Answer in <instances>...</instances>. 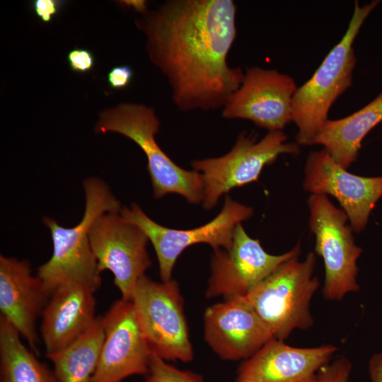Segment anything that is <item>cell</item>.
<instances>
[{
	"instance_id": "cell-2",
	"label": "cell",
	"mask_w": 382,
	"mask_h": 382,
	"mask_svg": "<svg viewBox=\"0 0 382 382\" xmlns=\"http://www.w3.org/2000/svg\"><path fill=\"white\" fill-rule=\"evenodd\" d=\"M83 186L85 210L78 224L66 228L52 218L42 219L51 233L53 251L50 260L38 267L37 275L50 294L59 285L66 282L81 283L95 291L101 284L89 231L97 217L105 212H120L122 206L102 179L89 177L83 180Z\"/></svg>"
},
{
	"instance_id": "cell-18",
	"label": "cell",
	"mask_w": 382,
	"mask_h": 382,
	"mask_svg": "<svg viewBox=\"0 0 382 382\" xmlns=\"http://www.w3.org/2000/svg\"><path fill=\"white\" fill-rule=\"evenodd\" d=\"M95 292L78 282L62 284L53 291L41 316L40 335L46 355L70 345L94 323Z\"/></svg>"
},
{
	"instance_id": "cell-19",
	"label": "cell",
	"mask_w": 382,
	"mask_h": 382,
	"mask_svg": "<svg viewBox=\"0 0 382 382\" xmlns=\"http://www.w3.org/2000/svg\"><path fill=\"white\" fill-rule=\"evenodd\" d=\"M381 122L382 91L372 101L352 115L328 120L313 145L323 146L337 164L347 169L357 160L365 136Z\"/></svg>"
},
{
	"instance_id": "cell-22",
	"label": "cell",
	"mask_w": 382,
	"mask_h": 382,
	"mask_svg": "<svg viewBox=\"0 0 382 382\" xmlns=\"http://www.w3.org/2000/svg\"><path fill=\"white\" fill-rule=\"evenodd\" d=\"M144 382H204L201 375L173 366L151 354Z\"/></svg>"
},
{
	"instance_id": "cell-16",
	"label": "cell",
	"mask_w": 382,
	"mask_h": 382,
	"mask_svg": "<svg viewBox=\"0 0 382 382\" xmlns=\"http://www.w3.org/2000/svg\"><path fill=\"white\" fill-rule=\"evenodd\" d=\"M51 294L39 277L33 275L30 262L0 255V311L18 330L35 354L40 339L36 320Z\"/></svg>"
},
{
	"instance_id": "cell-4",
	"label": "cell",
	"mask_w": 382,
	"mask_h": 382,
	"mask_svg": "<svg viewBox=\"0 0 382 382\" xmlns=\"http://www.w3.org/2000/svg\"><path fill=\"white\" fill-rule=\"evenodd\" d=\"M159 126L153 108L141 104L122 103L100 112L95 132L122 134L141 148L147 158V170L155 198L176 193L191 204L202 202V174L182 168L163 152L155 139Z\"/></svg>"
},
{
	"instance_id": "cell-10",
	"label": "cell",
	"mask_w": 382,
	"mask_h": 382,
	"mask_svg": "<svg viewBox=\"0 0 382 382\" xmlns=\"http://www.w3.org/2000/svg\"><path fill=\"white\" fill-rule=\"evenodd\" d=\"M89 241L100 274L110 271L122 299L132 301L138 281L151 265L146 235L120 212H105L93 221Z\"/></svg>"
},
{
	"instance_id": "cell-24",
	"label": "cell",
	"mask_w": 382,
	"mask_h": 382,
	"mask_svg": "<svg viewBox=\"0 0 382 382\" xmlns=\"http://www.w3.org/2000/svg\"><path fill=\"white\" fill-rule=\"evenodd\" d=\"M70 69L76 73H86L94 66L93 54L88 49L76 47L66 56Z\"/></svg>"
},
{
	"instance_id": "cell-17",
	"label": "cell",
	"mask_w": 382,
	"mask_h": 382,
	"mask_svg": "<svg viewBox=\"0 0 382 382\" xmlns=\"http://www.w3.org/2000/svg\"><path fill=\"white\" fill-rule=\"evenodd\" d=\"M336 351L332 345L295 347L272 338L243 361L238 370L237 381L317 382L319 371Z\"/></svg>"
},
{
	"instance_id": "cell-8",
	"label": "cell",
	"mask_w": 382,
	"mask_h": 382,
	"mask_svg": "<svg viewBox=\"0 0 382 382\" xmlns=\"http://www.w3.org/2000/svg\"><path fill=\"white\" fill-rule=\"evenodd\" d=\"M309 227L316 237L315 251L325 265L323 294L327 300L340 301L359 289L357 260L362 252L357 245L348 216L323 194H312L308 199Z\"/></svg>"
},
{
	"instance_id": "cell-21",
	"label": "cell",
	"mask_w": 382,
	"mask_h": 382,
	"mask_svg": "<svg viewBox=\"0 0 382 382\" xmlns=\"http://www.w3.org/2000/svg\"><path fill=\"white\" fill-rule=\"evenodd\" d=\"M15 327L0 316V382H57L53 370L39 361Z\"/></svg>"
},
{
	"instance_id": "cell-5",
	"label": "cell",
	"mask_w": 382,
	"mask_h": 382,
	"mask_svg": "<svg viewBox=\"0 0 382 382\" xmlns=\"http://www.w3.org/2000/svg\"><path fill=\"white\" fill-rule=\"evenodd\" d=\"M316 257L309 253L300 261L293 257L256 284L245 296L271 330L274 338L284 340L295 330L313 323L311 301L319 287L313 276Z\"/></svg>"
},
{
	"instance_id": "cell-7",
	"label": "cell",
	"mask_w": 382,
	"mask_h": 382,
	"mask_svg": "<svg viewBox=\"0 0 382 382\" xmlns=\"http://www.w3.org/2000/svg\"><path fill=\"white\" fill-rule=\"evenodd\" d=\"M286 138L282 130L268 131L258 141L254 136L241 133L224 156L192 161L194 170L203 178V207L210 209L233 188L257 181L263 168L281 154H299V145L286 142Z\"/></svg>"
},
{
	"instance_id": "cell-6",
	"label": "cell",
	"mask_w": 382,
	"mask_h": 382,
	"mask_svg": "<svg viewBox=\"0 0 382 382\" xmlns=\"http://www.w3.org/2000/svg\"><path fill=\"white\" fill-rule=\"evenodd\" d=\"M132 302L151 354L166 361L192 360L183 299L175 280L158 282L144 275L137 282Z\"/></svg>"
},
{
	"instance_id": "cell-28",
	"label": "cell",
	"mask_w": 382,
	"mask_h": 382,
	"mask_svg": "<svg viewBox=\"0 0 382 382\" xmlns=\"http://www.w3.org/2000/svg\"><path fill=\"white\" fill-rule=\"evenodd\" d=\"M236 382H255V381H251V380H240V381H237Z\"/></svg>"
},
{
	"instance_id": "cell-25",
	"label": "cell",
	"mask_w": 382,
	"mask_h": 382,
	"mask_svg": "<svg viewBox=\"0 0 382 382\" xmlns=\"http://www.w3.org/2000/svg\"><path fill=\"white\" fill-rule=\"evenodd\" d=\"M64 3L61 0H35L32 2V8L39 18L48 23L59 12Z\"/></svg>"
},
{
	"instance_id": "cell-12",
	"label": "cell",
	"mask_w": 382,
	"mask_h": 382,
	"mask_svg": "<svg viewBox=\"0 0 382 382\" xmlns=\"http://www.w3.org/2000/svg\"><path fill=\"white\" fill-rule=\"evenodd\" d=\"M297 89L289 75L258 66L246 70L239 88L222 110L226 119H244L271 130L292 121V99Z\"/></svg>"
},
{
	"instance_id": "cell-27",
	"label": "cell",
	"mask_w": 382,
	"mask_h": 382,
	"mask_svg": "<svg viewBox=\"0 0 382 382\" xmlns=\"http://www.w3.org/2000/svg\"><path fill=\"white\" fill-rule=\"evenodd\" d=\"M368 369L371 382H382V352L372 355Z\"/></svg>"
},
{
	"instance_id": "cell-13",
	"label": "cell",
	"mask_w": 382,
	"mask_h": 382,
	"mask_svg": "<svg viewBox=\"0 0 382 382\" xmlns=\"http://www.w3.org/2000/svg\"><path fill=\"white\" fill-rule=\"evenodd\" d=\"M101 320L104 340L92 382H122L131 376L146 375L151 352L132 301H115Z\"/></svg>"
},
{
	"instance_id": "cell-1",
	"label": "cell",
	"mask_w": 382,
	"mask_h": 382,
	"mask_svg": "<svg viewBox=\"0 0 382 382\" xmlns=\"http://www.w3.org/2000/svg\"><path fill=\"white\" fill-rule=\"evenodd\" d=\"M236 11L232 0H170L136 21L180 110L223 108L241 84L242 69L227 62Z\"/></svg>"
},
{
	"instance_id": "cell-15",
	"label": "cell",
	"mask_w": 382,
	"mask_h": 382,
	"mask_svg": "<svg viewBox=\"0 0 382 382\" xmlns=\"http://www.w3.org/2000/svg\"><path fill=\"white\" fill-rule=\"evenodd\" d=\"M204 325L207 343L224 360H245L274 338L245 296H231L209 306Z\"/></svg>"
},
{
	"instance_id": "cell-26",
	"label": "cell",
	"mask_w": 382,
	"mask_h": 382,
	"mask_svg": "<svg viewBox=\"0 0 382 382\" xmlns=\"http://www.w3.org/2000/svg\"><path fill=\"white\" fill-rule=\"evenodd\" d=\"M133 78V71L129 65L113 67L108 74L107 80L110 88L120 90L127 88Z\"/></svg>"
},
{
	"instance_id": "cell-20",
	"label": "cell",
	"mask_w": 382,
	"mask_h": 382,
	"mask_svg": "<svg viewBox=\"0 0 382 382\" xmlns=\"http://www.w3.org/2000/svg\"><path fill=\"white\" fill-rule=\"evenodd\" d=\"M103 340L101 316H98L75 342L57 352L46 355L53 365L57 381L92 382Z\"/></svg>"
},
{
	"instance_id": "cell-11",
	"label": "cell",
	"mask_w": 382,
	"mask_h": 382,
	"mask_svg": "<svg viewBox=\"0 0 382 382\" xmlns=\"http://www.w3.org/2000/svg\"><path fill=\"white\" fill-rule=\"evenodd\" d=\"M300 252L298 243L284 254H269L260 241L250 238L238 224L230 248L214 250L205 295L207 298L245 296L256 284L284 262L298 257Z\"/></svg>"
},
{
	"instance_id": "cell-3",
	"label": "cell",
	"mask_w": 382,
	"mask_h": 382,
	"mask_svg": "<svg viewBox=\"0 0 382 382\" xmlns=\"http://www.w3.org/2000/svg\"><path fill=\"white\" fill-rule=\"evenodd\" d=\"M380 1L360 6L354 11L345 34L330 50L313 76L297 88L292 99V121L298 132L296 143L313 145L319 131L328 120L330 107L352 86L357 59L353 43L369 13Z\"/></svg>"
},
{
	"instance_id": "cell-14",
	"label": "cell",
	"mask_w": 382,
	"mask_h": 382,
	"mask_svg": "<svg viewBox=\"0 0 382 382\" xmlns=\"http://www.w3.org/2000/svg\"><path fill=\"white\" fill-rule=\"evenodd\" d=\"M303 186L312 194L336 198L357 233L366 227L371 211L382 197V176L364 177L349 173L324 149L308 154Z\"/></svg>"
},
{
	"instance_id": "cell-9",
	"label": "cell",
	"mask_w": 382,
	"mask_h": 382,
	"mask_svg": "<svg viewBox=\"0 0 382 382\" xmlns=\"http://www.w3.org/2000/svg\"><path fill=\"white\" fill-rule=\"evenodd\" d=\"M120 214L146 235L157 256L161 279L166 282L171 279L175 263L187 248L197 243H207L214 250L230 248L236 226L250 218L253 209L227 195L221 211L215 218L203 226L188 230L160 225L135 203L129 207H122Z\"/></svg>"
},
{
	"instance_id": "cell-23",
	"label": "cell",
	"mask_w": 382,
	"mask_h": 382,
	"mask_svg": "<svg viewBox=\"0 0 382 382\" xmlns=\"http://www.w3.org/2000/svg\"><path fill=\"white\" fill-rule=\"evenodd\" d=\"M352 369L349 359L342 356L319 371L317 382H349Z\"/></svg>"
}]
</instances>
